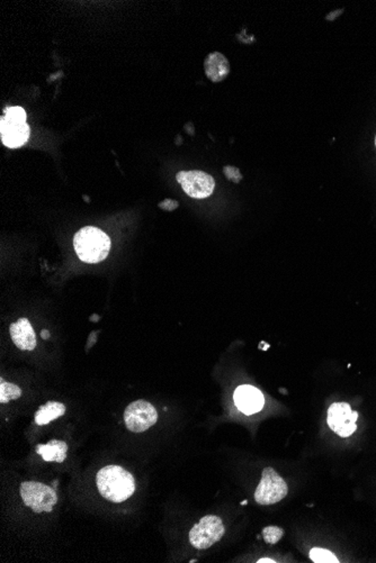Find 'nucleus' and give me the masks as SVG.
I'll return each mask as SVG.
<instances>
[{
    "instance_id": "nucleus-13",
    "label": "nucleus",
    "mask_w": 376,
    "mask_h": 563,
    "mask_svg": "<svg viewBox=\"0 0 376 563\" xmlns=\"http://www.w3.org/2000/svg\"><path fill=\"white\" fill-rule=\"evenodd\" d=\"M68 452V445L66 442L52 440L48 445H38L36 453L41 455L44 461L48 462L62 463L66 460Z\"/></svg>"
},
{
    "instance_id": "nucleus-19",
    "label": "nucleus",
    "mask_w": 376,
    "mask_h": 563,
    "mask_svg": "<svg viewBox=\"0 0 376 563\" xmlns=\"http://www.w3.org/2000/svg\"><path fill=\"white\" fill-rule=\"evenodd\" d=\"M223 171L226 178L231 180V182H235V184H239V182H241L243 176H241V172H240L239 169L228 165V167H224Z\"/></svg>"
},
{
    "instance_id": "nucleus-9",
    "label": "nucleus",
    "mask_w": 376,
    "mask_h": 563,
    "mask_svg": "<svg viewBox=\"0 0 376 563\" xmlns=\"http://www.w3.org/2000/svg\"><path fill=\"white\" fill-rule=\"evenodd\" d=\"M30 126L22 121H14L3 116L0 118V135L4 145L16 149L24 145L30 138Z\"/></svg>"
},
{
    "instance_id": "nucleus-26",
    "label": "nucleus",
    "mask_w": 376,
    "mask_h": 563,
    "mask_svg": "<svg viewBox=\"0 0 376 563\" xmlns=\"http://www.w3.org/2000/svg\"><path fill=\"white\" fill-rule=\"evenodd\" d=\"M375 147H376V136H375Z\"/></svg>"
},
{
    "instance_id": "nucleus-15",
    "label": "nucleus",
    "mask_w": 376,
    "mask_h": 563,
    "mask_svg": "<svg viewBox=\"0 0 376 563\" xmlns=\"http://www.w3.org/2000/svg\"><path fill=\"white\" fill-rule=\"evenodd\" d=\"M21 395H22V390L18 386L1 380V385H0V403H9V401H13V399H18Z\"/></svg>"
},
{
    "instance_id": "nucleus-23",
    "label": "nucleus",
    "mask_w": 376,
    "mask_h": 563,
    "mask_svg": "<svg viewBox=\"0 0 376 563\" xmlns=\"http://www.w3.org/2000/svg\"><path fill=\"white\" fill-rule=\"evenodd\" d=\"M41 334H42V338H43V339H49V336H50L49 330H42Z\"/></svg>"
},
{
    "instance_id": "nucleus-4",
    "label": "nucleus",
    "mask_w": 376,
    "mask_h": 563,
    "mask_svg": "<svg viewBox=\"0 0 376 563\" xmlns=\"http://www.w3.org/2000/svg\"><path fill=\"white\" fill-rule=\"evenodd\" d=\"M289 491L287 482L273 468L264 469L262 480L255 491V501L262 506L277 504Z\"/></svg>"
},
{
    "instance_id": "nucleus-21",
    "label": "nucleus",
    "mask_w": 376,
    "mask_h": 563,
    "mask_svg": "<svg viewBox=\"0 0 376 563\" xmlns=\"http://www.w3.org/2000/svg\"><path fill=\"white\" fill-rule=\"evenodd\" d=\"M341 13H343V11H333V13H331V14L328 15V16L326 17V19H327V21H333V19H335L336 17L339 16Z\"/></svg>"
},
{
    "instance_id": "nucleus-17",
    "label": "nucleus",
    "mask_w": 376,
    "mask_h": 563,
    "mask_svg": "<svg viewBox=\"0 0 376 563\" xmlns=\"http://www.w3.org/2000/svg\"><path fill=\"white\" fill-rule=\"evenodd\" d=\"M262 539L268 545H275L277 542L281 541L284 535V531L278 526H267L265 528L262 532Z\"/></svg>"
},
{
    "instance_id": "nucleus-5",
    "label": "nucleus",
    "mask_w": 376,
    "mask_h": 563,
    "mask_svg": "<svg viewBox=\"0 0 376 563\" xmlns=\"http://www.w3.org/2000/svg\"><path fill=\"white\" fill-rule=\"evenodd\" d=\"M224 532L226 528L221 518L214 515H209L192 528L189 532V542L197 549H209L222 539Z\"/></svg>"
},
{
    "instance_id": "nucleus-10",
    "label": "nucleus",
    "mask_w": 376,
    "mask_h": 563,
    "mask_svg": "<svg viewBox=\"0 0 376 563\" xmlns=\"http://www.w3.org/2000/svg\"><path fill=\"white\" fill-rule=\"evenodd\" d=\"M236 406L245 415L256 414L264 407L265 399L262 391L250 385L240 386L233 395Z\"/></svg>"
},
{
    "instance_id": "nucleus-11",
    "label": "nucleus",
    "mask_w": 376,
    "mask_h": 563,
    "mask_svg": "<svg viewBox=\"0 0 376 563\" xmlns=\"http://www.w3.org/2000/svg\"><path fill=\"white\" fill-rule=\"evenodd\" d=\"M11 340L18 349L32 351L36 347V336L28 318H21L11 325Z\"/></svg>"
},
{
    "instance_id": "nucleus-16",
    "label": "nucleus",
    "mask_w": 376,
    "mask_h": 563,
    "mask_svg": "<svg viewBox=\"0 0 376 563\" xmlns=\"http://www.w3.org/2000/svg\"><path fill=\"white\" fill-rule=\"evenodd\" d=\"M310 559L316 563H338V559L331 551L314 547L310 551Z\"/></svg>"
},
{
    "instance_id": "nucleus-3",
    "label": "nucleus",
    "mask_w": 376,
    "mask_h": 563,
    "mask_svg": "<svg viewBox=\"0 0 376 563\" xmlns=\"http://www.w3.org/2000/svg\"><path fill=\"white\" fill-rule=\"evenodd\" d=\"M21 497L24 504L35 513L52 512L57 501L55 488L36 481L23 482Z\"/></svg>"
},
{
    "instance_id": "nucleus-18",
    "label": "nucleus",
    "mask_w": 376,
    "mask_h": 563,
    "mask_svg": "<svg viewBox=\"0 0 376 563\" xmlns=\"http://www.w3.org/2000/svg\"><path fill=\"white\" fill-rule=\"evenodd\" d=\"M5 117L9 119H14V121H22L26 122V111L22 107H9L5 109Z\"/></svg>"
},
{
    "instance_id": "nucleus-22",
    "label": "nucleus",
    "mask_w": 376,
    "mask_h": 563,
    "mask_svg": "<svg viewBox=\"0 0 376 563\" xmlns=\"http://www.w3.org/2000/svg\"><path fill=\"white\" fill-rule=\"evenodd\" d=\"M96 334H97L96 332H93V333L90 334V341L88 342V345H89V347H92V345H93V344L96 342Z\"/></svg>"
},
{
    "instance_id": "nucleus-20",
    "label": "nucleus",
    "mask_w": 376,
    "mask_h": 563,
    "mask_svg": "<svg viewBox=\"0 0 376 563\" xmlns=\"http://www.w3.org/2000/svg\"><path fill=\"white\" fill-rule=\"evenodd\" d=\"M159 207L165 209V211H172L177 208L178 203L176 201H172V199H166V201L159 204Z\"/></svg>"
},
{
    "instance_id": "nucleus-12",
    "label": "nucleus",
    "mask_w": 376,
    "mask_h": 563,
    "mask_svg": "<svg viewBox=\"0 0 376 563\" xmlns=\"http://www.w3.org/2000/svg\"><path fill=\"white\" fill-rule=\"evenodd\" d=\"M204 70L211 82H223L230 72L229 61L220 52H212L205 57Z\"/></svg>"
},
{
    "instance_id": "nucleus-2",
    "label": "nucleus",
    "mask_w": 376,
    "mask_h": 563,
    "mask_svg": "<svg viewBox=\"0 0 376 563\" xmlns=\"http://www.w3.org/2000/svg\"><path fill=\"white\" fill-rule=\"evenodd\" d=\"M74 247L80 260L86 263H99L109 255L111 240L99 228L87 226L77 232Z\"/></svg>"
},
{
    "instance_id": "nucleus-7",
    "label": "nucleus",
    "mask_w": 376,
    "mask_h": 563,
    "mask_svg": "<svg viewBox=\"0 0 376 563\" xmlns=\"http://www.w3.org/2000/svg\"><path fill=\"white\" fill-rule=\"evenodd\" d=\"M177 182L189 197L204 199L212 195L216 188L214 179L203 171H180L176 176Z\"/></svg>"
},
{
    "instance_id": "nucleus-24",
    "label": "nucleus",
    "mask_w": 376,
    "mask_h": 563,
    "mask_svg": "<svg viewBox=\"0 0 376 563\" xmlns=\"http://www.w3.org/2000/svg\"><path fill=\"white\" fill-rule=\"evenodd\" d=\"M257 562H275V561L272 560V559H260V560L257 561Z\"/></svg>"
},
{
    "instance_id": "nucleus-25",
    "label": "nucleus",
    "mask_w": 376,
    "mask_h": 563,
    "mask_svg": "<svg viewBox=\"0 0 376 563\" xmlns=\"http://www.w3.org/2000/svg\"><path fill=\"white\" fill-rule=\"evenodd\" d=\"M57 482L55 481V484H53V488H55V487H57Z\"/></svg>"
},
{
    "instance_id": "nucleus-1",
    "label": "nucleus",
    "mask_w": 376,
    "mask_h": 563,
    "mask_svg": "<svg viewBox=\"0 0 376 563\" xmlns=\"http://www.w3.org/2000/svg\"><path fill=\"white\" fill-rule=\"evenodd\" d=\"M96 484L104 498L112 503H123L136 491V480L120 466H107L96 476Z\"/></svg>"
},
{
    "instance_id": "nucleus-14",
    "label": "nucleus",
    "mask_w": 376,
    "mask_h": 563,
    "mask_svg": "<svg viewBox=\"0 0 376 563\" xmlns=\"http://www.w3.org/2000/svg\"><path fill=\"white\" fill-rule=\"evenodd\" d=\"M66 413V406L62 403L57 401H48L45 405H42L35 414V423L38 425H48L52 420H55L59 417L63 416Z\"/></svg>"
},
{
    "instance_id": "nucleus-6",
    "label": "nucleus",
    "mask_w": 376,
    "mask_h": 563,
    "mask_svg": "<svg viewBox=\"0 0 376 563\" xmlns=\"http://www.w3.org/2000/svg\"><path fill=\"white\" fill-rule=\"evenodd\" d=\"M158 414L155 407L145 401H136L130 403L124 412V423L128 430L142 433L155 425Z\"/></svg>"
},
{
    "instance_id": "nucleus-8",
    "label": "nucleus",
    "mask_w": 376,
    "mask_h": 563,
    "mask_svg": "<svg viewBox=\"0 0 376 563\" xmlns=\"http://www.w3.org/2000/svg\"><path fill=\"white\" fill-rule=\"evenodd\" d=\"M358 413L347 403H335L328 409L327 423L331 430L341 437H348L358 430Z\"/></svg>"
}]
</instances>
